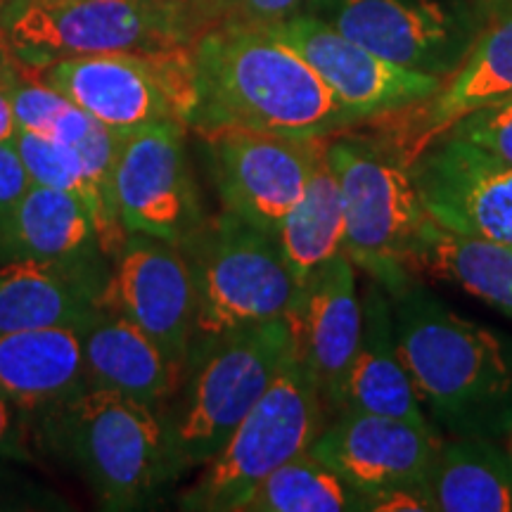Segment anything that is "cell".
I'll return each instance as SVG.
<instances>
[{
  "label": "cell",
  "mask_w": 512,
  "mask_h": 512,
  "mask_svg": "<svg viewBox=\"0 0 512 512\" xmlns=\"http://www.w3.org/2000/svg\"><path fill=\"white\" fill-rule=\"evenodd\" d=\"M195 105L202 140L223 131L330 138L361 124L309 62L266 27L219 22L192 41Z\"/></svg>",
  "instance_id": "obj_1"
},
{
  "label": "cell",
  "mask_w": 512,
  "mask_h": 512,
  "mask_svg": "<svg viewBox=\"0 0 512 512\" xmlns=\"http://www.w3.org/2000/svg\"><path fill=\"white\" fill-rule=\"evenodd\" d=\"M403 366L441 437L512 432V337L460 316L411 280L389 292Z\"/></svg>",
  "instance_id": "obj_2"
},
{
  "label": "cell",
  "mask_w": 512,
  "mask_h": 512,
  "mask_svg": "<svg viewBox=\"0 0 512 512\" xmlns=\"http://www.w3.org/2000/svg\"><path fill=\"white\" fill-rule=\"evenodd\" d=\"M36 418L41 444L72 465L107 510L140 508L188 467L174 427L112 389L86 387Z\"/></svg>",
  "instance_id": "obj_3"
},
{
  "label": "cell",
  "mask_w": 512,
  "mask_h": 512,
  "mask_svg": "<svg viewBox=\"0 0 512 512\" xmlns=\"http://www.w3.org/2000/svg\"><path fill=\"white\" fill-rule=\"evenodd\" d=\"M209 29L200 0H0V31L22 67L102 53L192 46Z\"/></svg>",
  "instance_id": "obj_4"
},
{
  "label": "cell",
  "mask_w": 512,
  "mask_h": 512,
  "mask_svg": "<svg viewBox=\"0 0 512 512\" xmlns=\"http://www.w3.org/2000/svg\"><path fill=\"white\" fill-rule=\"evenodd\" d=\"M325 152L342 192L344 252L356 271L370 275L384 290H401L413 280L408 256L427 221L411 164L387 133L368 136L349 128L330 136Z\"/></svg>",
  "instance_id": "obj_5"
},
{
  "label": "cell",
  "mask_w": 512,
  "mask_h": 512,
  "mask_svg": "<svg viewBox=\"0 0 512 512\" xmlns=\"http://www.w3.org/2000/svg\"><path fill=\"white\" fill-rule=\"evenodd\" d=\"M181 247L197 297L192 347L292 311L299 287L275 235L223 209Z\"/></svg>",
  "instance_id": "obj_6"
},
{
  "label": "cell",
  "mask_w": 512,
  "mask_h": 512,
  "mask_svg": "<svg viewBox=\"0 0 512 512\" xmlns=\"http://www.w3.org/2000/svg\"><path fill=\"white\" fill-rule=\"evenodd\" d=\"M294 356L287 316L192 347L188 366L195 363V373L171 425L185 465H207Z\"/></svg>",
  "instance_id": "obj_7"
},
{
  "label": "cell",
  "mask_w": 512,
  "mask_h": 512,
  "mask_svg": "<svg viewBox=\"0 0 512 512\" xmlns=\"http://www.w3.org/2000/svg\"><path fill=\"white\" fill-rule=\"evenodd\" d=\"M325 422L328 408L323 396L294 356L221 451L204 465V475L181 496V508L242 512L271 472L309 451Z\"/></svg>",
  "instance_id": "obj_8"
},
{
  "label": "cell",
  "mask_w": 512,
  "mask_h": 512,
  "mask_svg": "<svg viewBox=\"0 0 512 512\" xmlns=\"http://www.w3.org/2000/svg\"><path fill=\"white\" fill-rule=\"evenodd\" d=\"M31 74L117 136L169 121L188 126L195 105L190 46L67 57Z\"/></svg>",
  "instance_id": "obj_9"
},
{
  "label": "cell",
  "mask_w": 512,
  "mask_h": 512,
  "mask_svg": "<svg viewBox=\"0 0 512 512\" xmlns=\"http://www.w3.org/2000/svg\"><path fill=\"white\" fill-rule=\"evenodd\" d=\"M302 10L382 60L437 79L456 72L484 24L477 0H306Z\"/></svg>",
  "instance_id": "obj_10"
},
{
  "label": "cell",
  "mask_w": 512,
  "mask_h": 512,
  "mask_svg": "<svg viewBox=\"0 0 512 512\" xmlns=\"http://www.w3.org/2000/svg\"><path fill=\"white\" fill-rule=\"evenodd\" d=\"M188 131L169 121L121 136L112 185L126 235L183 245L207 219L185 152Z\"/></svg>",
  "instance_id": "obj_11"
},
{
  "label": "cell",
  "mask_w": 512,
  "mask_h": 512,
  "mask_svg": "<svg viewBox=\"0 0 512 512\" xmlns=\"http://www.w3.org/2000/svg\"><path fill=\"white\" fill-rule=\"evenodd\" d=\"M411 176L439 228L512 247V164L444 133L411 159Z\"/></svg>",
  "instance_id": "obj_12"
},
{
  "label": "cell",
  "mask_w": 512,
  "mask_h": 512,
  "mask_svg": "<svg viewBox=\"0 0 512 512\" xmlns=\"http://www.w3.org/2000/svg\"><path fill=\"white\" fill-rule=\"evenodd\" d=\"M309 62L332 95L361 121L389 119L411 110L439 91L444 79L411 72L382 60L339 34L328 22L299 10L266 27Z\"/></svg>",
  "instance_id": "obj_13"
},
{
  "label": "cell",
  "mask_w": 512,
  "mask_h": 512,
  "mask_svg": "<svg viewBox=\"0 0 512 512\" xmlns=\"http://www.w3.org/2000/svg\"><path fill=\"white\" fill-rule=\"evenodd\" d=\"M204 143L211 147L214 183L223 209L275 235L304 195L328 138L223 131Z\"/></svg>",
  "instance_id": "obj_14"
},
{
  "label": "cell",
  "mask_w": 512,
  "mask_h": 512,
  "mask_svg": "<svg viewBox=\"0 0 512 512\" xmlns=\"http://www.w3.org/2000/svg\"><path fill=\"white\" fill-rule=\"evenodd\" d=\"M100 309L131 320L188 368L197 297L181 245L152 235H128L112 259Z\"/></svg>",
  "instance_id": "obj_15"
},
{
  "label": "cell",
  "mask_w": 512,
  "mask_h": 512,
  "mask_svg": "<svg viewBox=\"0 0 512 512\" xmlns=\"http://www.w3.org/2000/svg\"><path fill=\"white\" fill-rule=\"evenodd\" d=\"M477 3L482 5L484 24L470 53L432 98L396 114L399 124L389 128L387 136L408 164L470 112L512 95V0Z\"/></svg>",
  "instance_id": "obj_16"
},
{
  "label": "cell",
  "mask_w": 512,
  "mask_h": 512,
  "mask_svg": "<svg viewBox=\"0 0 512 512\" xmlns=\"http://www.w3.org/2000/svg\"><path fill=\"white\" fill-rule=\"evenodd\" d=\"M287 320L299 363L316 382L328 415H335L363 330L356 266L347 252L304 280Z\"/></svg>",
  "instance_id": "obj_17"
},
{
  "label": "cell",
  "mask_w": 512,
  "mask_h": 512,
  "mask_svg": "<svg viewBox=\"0 0 512 512\" xmlns=\"http://www.w3.org/2000/svg\"><path fill=\"white\" fill-rule=\"evenodd\" d=\"M441 439L439 432L392 415L342 411L325 422L309 451L366 496L384 486L430 479Z\"/></svg>",
  "instance_id": "obj_18"
},
{
  "label": "cell",
  "mask_w": 512,
  "mask_h": 512,
  "mask_svg": "<svg viewBox=\"0 0 512 512\" xmlns=\"http://www.w3.org/2000/svg\"><path fill=\"white\" fill-rule=\"evenodd\" d=\"M107 264L105 254L0 264V332L81 330L100 311Z\"/></svg>",
  "instance_id": "obj_19"
},
{
  "label": "cell",
  "mask_w": 512,
  "mask_h": 512,
  "mask_svg": "<svg viewBox=\"0 0 512 512\" xmlns=\"http://www.w3.org/2000/svg\"><path fill=\"white\" fill-rule=\"evenodd\" d=\"M361 304V342H358L356 356L349 366L347 380H344L337 413L361 411L392 415V418L413 422L422 430L437 432L415 394L406 366H403L389 292L370 278Z\"/></svg>",
  "instance_id": "obj_20"
},
{
  "label": "cell",
  "mask_w": 512,
  "mask_h": 512,
  "mask_svg": "<svg viewBox=\"0 0 512 512\" xmlns=\"http://www.w3.org/2000/svg\"><path fill=\"white\" fill-rule=\"evenodd\" d=\"M79 337L88 387L126 394L155 411L181 389L188 373L138 325L107 309L95 313Z\"/></svg>",
  "instance_id": "obj_21"
},
{
  "label": "cell",
  "mask_w": 512,
  "mask_h": 512,
  "mask_svg": "<svg viewBox=\"0 0 512 512\" xmlns=\"http://www.w3.org/2000/svg\"><path fill=\"white\" fill-rule=\"evenodd\" d=\"M86 387L79 330L0 332V394L29 418Z\"/></svg>",
  "instance_id": "obj_22"
},
{
  "label": "cell",
  "mask_w": 512,
  "mask_h": 512,
  "mask_svg": "<svg viewBox=\"0 0 512 512\" xmlns=\"http://www.w3.org/2000/svg\"><path fill=\"white\" fill-rule=\"evenodd\" d=\"M102 254L93 219L81 202L31 183L0 216V264L17 259H67Z\"/></svg>",
  "instance_id": "obj_23"
},
{
  "label": "cell",
  "mask_w": 512,
  "mask_h": 512,
  "mask_svg": "<svg viewBox=\"0 0 512 512\" xmlns=\"http://www.w3.org/2000/svg\"><path fill=\"white\" fill-rule=\"evenodd\" d=\"M411 273L463 287L491 309L512 320V247L482 238L451 233L427 219L408 256Z\"/></svg>",
  "instance_id": "obj_24"
},
{
  "label": "cell",
  "mask_w": 512,
  "mask_h": 512,
  "mask_svg": "<svg viewBox=\"0 0 512 512\" xmlns=\"http://www.w3.org/2000/svg\"><path fill=\"white\" fill-rule=\"evenodd\" d=\"M437 512H512V463L498 439H441L430 470Z\"/></svg>",
  "instance_id": "obj_25"
},
{
  "label": "cell",
  "mask_w": 512,
  "mask_h": 512,
  "mask_svg": "<svg viewBox=\"0 0 512 512\" xmlns=\"http://www.w3.org/2000/svg\"><path fill=\"white\" fill-rule=\"evenodd\" d=\"M275 240L283 249L297 287H302L304 280L320 266L344 252L347 219H344L342 192L328 162V152L318 159L304 195L275 230Z\"/></svg>",
  "instance_id": "obj_26"
},
{
  "label": "cell",
  "mask_w": 512,
  "mask_h": 512,
  "mask_svg": "<svg viewBox=\"0 0 512 512\" xmlns=\"http://www.w3.org/2000/svg\"><path fill=\"white\" fill-rule=\"evenodd\" d=\"M15 145L27 166L31 183L60 190L86 207L98 233L102 254L112 261L121 252L128 235L119 221L117 207L95 181L79 152L72 145L24 131H19Z\"/></svg>",
  "instance_id": "obj_27"
},
{
  "label": "cell",
  "mask_w": 512,
  "mask_h": 512,
  "mask_svg": "<svg viewBox=\"0 0 512 512\" xmlns=\"http://www.w3.org/2000/svg\"><path fill=\"white\" fill-rule=\"evenodd\" d=\"M242 512H366V496L304 451L256 486Z\"/></svg>",
  "instance_id": "obj_28"
},
{
  "label": "cell",
  "mask_w": 512,
  "mask_h": 512,
  "mask_svg": "<svg viewBox=\"0 0 512 512\" xmlns=\"http://www.w3.org/2000/svg\"><path fill=\"white\" fill-rule=\"evenodd\" d=\"M446 133L482 147L484 152L512 164V95L470 112ZM444 136V133H441Z\"/></svg>",
  "instance_id": "obj_29"
},
{
  "label": "cell",
  "mask_w": 512,
  "mask_h": 512,
  "mask_svg": "<svg viewBox=\"0 0 512 512\" xmlns=\"http://www.w3.org/2000/svg\"><path fill=\"white\" fill-rule=\"evenodd\" d=\"M366 512H437L430 479L392 484L366 494Z\"/></svg>",
  "instance_id": "obj_30"
},
{
  "label": "cell",
  "mask_w": 512,
  "mask_h": 512,
  "mask_svg": "<svg viewBox=\"0 0 512 512\" xmlns=\"http://www.w3.org/2000/svg\"><path fill=\"white\" fill-rule=\"evenodd\" d=\"M304 3L306 0H228L221 22L228 19V22L271 27L302 10Z\"/></svg>",
  "instance_id": "obj_31"
},
{
  "label": "cell",
  "mask_w": 512,
  "mask_h": 512,
  "mask_svg": "<svg viewBox=\"0 0 512 512\" xmlns=\"http://www.w3.org/2000/svg\"><path fill=\"white\" fill-rule=\"evenodd\" d=\"M29 446V415L0 394V458L31 463L34 453Z\"/></svg>",
  "instance_id": "obj_32"
},
{
  "label": "cell",
  "mask_w": 512,
  "mask_h": 512,
  "mask_svg": "<svg viewBox=\"0 0 512 512\" xmlns=\"http://www.w3.org/2000/svg\"><path fill=\"white\" fill-rule=\"evenodd\" d=\"M31 188V176L15 143H0V216Z\"/></svg>",
  "instance_id": "obj_33"
},
{
  "label": "cell",
  "mask_w": 512,
  "mask_h": 512,
  "mask_svg": "<svg viewBox=\"0 0 512 512\" xmlns=\"http://www.w3.org/2000/svg\"><path fill=\"white\" fill-rule=\"evenodd\" d=\"M19 479L10 475L8 470H0V510H24V508H38L36 491L29 486H17Z\"/></svg>",
  "instance_id": "obj_34"
},
{
  "label": "cell",
  "mask_w": 512,
  "mask_h": 512,
  "mask_svg": "<svg viewBox=\"0 0 512 512\" xmlns=\"http://www.w3.org/2000/svg\"><path fill=\"white\" fill-rule=\"evenodd\" d=\"M19 136V126L15 119V110L5 88V81H0V143H15Z\"/></svg>",
  "instance_id": "obj_35"
},
{
  "label": "cell",
  "mask_w": 512,
  "mask_h": 512,
  "mask_svg": "<svg viewBox=\"0 0 512 512\" xmlns=\"http://www.w3.org/2000/svg\"><path fill=\"white\" fill-rule=\"evenodd\" d=\"M204 15H207L209 24H219L223 19V10H226L228 0H200Z\"/></svg>",
  "instance_id": "obj_36"
},
{
  "label": "cell",
  "mask_w": 512,
  "mask_h": 512,
  "mask_svg": "<svg viewBox=\"0 0 512 512\" xmlns=\"http://www.w3.org/2000/svg\"><path fill=\"white\" fill-rule=\"evenodd\" d=\"M12 62H15V57H12L8 43H5V38H3V31H0V81L5 79V74H8Z\"/></svg>",
  "instance_id": "obj_37"
},
{
  "label": "cell",
  "mask_w": 512,
  "mask_h": 512,
  "mask_svg": "<svg viewBox=\"0 0 512 512\" xmlns=\"http://www.w3.org/2000/svg\"><path fill=\"white\" fill-rule=\"evenodd\" d=\"M508 439H510V444H508V456H510V463H512V432L508 434Z\"/></svg>",
  "instance_id": "obj_38"
}]
</instances>
